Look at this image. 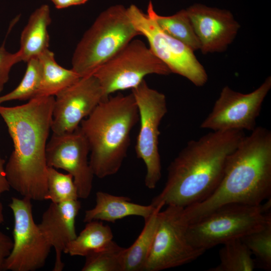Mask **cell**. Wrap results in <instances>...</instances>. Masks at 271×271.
I'll return each mask as SVG.
<instances>
[{
  "instance_id": "obj_6",
  "label": "cell",
  "mask_w": 271,
  "mask_h": 271,
  "mask_svg": "<svg viewBox=\"0 0 271 271\" xmlns=\"http://www.w3.org/2000/svg\"><path fill=\"white\" fill-rule=\"evenodd\" d=\"M270 200L264 204L232 203L223 205L188 224L186 235L194 246L206 250L241 238L271 222Z\"/></svg>"
},
{
  "instance_id": "obj_29",
  "label": "cell",
  "mask_w": 271,
  "mask_h": 271,
  "mask_svg": "<svg viewBox=\"0 0 271 271\" xmlns=\"http://www.w3.org/2000/svg\"><path fill=\"white\" fill-rule=\"evenodd\" d=\"M13 246V240L0 231V271L5 270V263Z\"/></svg>"
},
{
  "instance_id": "obj_30",
  "label": "cell",
  "mask_w": 271,
  "mask_h": 271,
  "mask_svg": "<svg viewBox=\"0 0 271 271\" xmlns=\"http://www.w3.org/2000/svg\"><path fill=\"white\" fill-rule=\"evenodd\" d=\"M58 9L85 3L88 0H51Z\"/></svg>"
},
{
  "instance_id": "obj_25",
  "label": "cell",
  "mask_w": 271,
  "mask_h": 271,
  "mask_svg": "<svg viewBox=\"0 0 271 271\" xmlns=\"http://www.w3.org/2000/svg\"><path fill=\"white\" fill-rule=\"evenodd\" d=\"M24 76L13 90L0 96V104L11 100H26L36 97L42 78V68L38 58L30 59L27 62Z\"/></svg>"
},
{
  "instance_id": "obj_15",
  "label": "cell",
  "mask_w": 271,
  "mask_h": 271,
  "mask_svg": "<svg viewBox=\"0 0 271 271\" xmlns=\"http://www.w3.org/2000/svg\"><path fill=\"white\" fill-rule=\"evenodd\" d=\"M186 10L203 54L225 51L240 27L227 10L197 3Z\"/></svg>"
},
{
  "instance_id": "obj_16",
  "label": "cell",
  "mask_w": 271,
  "mask_h": 271,
  "mask_svg": "<svg viewBox=\"0 0 271 271\" xmlns=\"http://www.w3.org/2000/svg\"><path fill=\"white\" fill-rule=\"evenodd\" d=\"M80 208L81 203L78 200L59 203L51 202L38 224L45 238L55 249L53 271H61L64 268L62 253H64L67 245L77 236L75 220Z\"/></svg>"
},
{
  "instance_id": "obj_24",
  "label": "cell",
  "mask_w": 271,
  "mask_h": 271,
  "mask_svg": "<svg viewBox=\"0 0 271 271\" xmlns=\"http://www.w3.org/2000/svg\"><path fill=\"white\" fill-rule=\"evenodd\" d=\"M125 249L112 240L103 247L87 254L81 270L123 271Z\"/></svg>"
},
{
  "instance_id": "obj_5",
  "label": "cell",
  "mask_w": 271,
  "mask_h": 271,
  "mask_svg": "<svg viewBox=\"0 0 271 271\" xmlns=\"http://www.w3.org/2000/svg\"><path fill=\"white\" fill-rule=\"evenodd\" d=\"M138 35L127 9L110 7L97 17L78 43L72 69L80 77L92 75Z\"/></svg>"
},
{
  "instance_id": "obj_27",
  "label": "cell",
  "mask_w": 271,
  "mask_h": 271,
  "mask_svg": "<svg viewBox=\"0 0 271 271\" xmlns=\"http://www.w3.org/2000/svg\"><path fill=\"white\" fill-rule=\"evenodd\" d=\"M240 239L254 256L256 266L270 270L271 222Z\"/></svg>"
},
{
  "instance_id": "obj_13",
  "label": "cell",
  "mask_w": 271,
  "mask_h": 271,
  "mask_svg": "<svg viewBox=\"0 0 271 271\" xmlns=\"http://www.w3.org/2000/svg\"><path fill=\"white\" fill-rule=\"evenodd\" d=\"M51 130L61 134L75 130L104 98L100 84L95 76L82 77L56 95Z\"/></svg>"
},
{
  "instance_id": "obj_11",
  "label": "cell",
  "mask_w": 271,
  "mask_h": 271,
  "mask_svg": "<svg viewBox=\"0 0 271 271\" xmlns=\"http://www.w3.org/2000/svg\"><path fill=\"white\" fill-rule=\"evenodd\" d=\"M31 200L12 197L9 207L14 218L13 246L5 270L35 271L43 267L52 248L34 221Z\"/></svg>"
},
{
  "instance_id": "obj_14",
  "label": "cell",
  "mask_w": 271,
  "mask_h": 271,
  "mask_svg": "<svg viewBox=\"0 0 271 271\" xmlns=\"http://www.w3.org/2000/svg\"><path fill=\"white\" fill-rule=\"evenodd\" d=\"M89 153L88 143L79 127L70 133H53L46 146L48 166L71 175L79 198L82 199L89 196L94 176L88 159Z\"/></svg>"
},
{
  "instance_id": "obj_28",
  "label": "cell",
  "mask_w": 271,
  "mask_h": 271,
  "mask_svg": "<svg viewBox=\"0 0 271 271\" xmlns=\"http://www.w3.org/2000/svg\"><path fill=\"white\" fill-rule=\"evenodd\" d=\"M5 42L0 47V93L9 79L12 67L22 61L19 51L12 53L5 49Z\"/></svg>"
},
{
  "instance_id": "obj_17",
  "label": "cell",
  "mask_w": 271,
  "mask_h": 271,
  "mask_svg": "<svg viewBox=\"0 0 271 271\" xmlns=\"http://www.w3.org/2000/svg\"><path fill=\"white\" fill-rule=\"evenodd\" d=\"M156 207L151 204L144 205L132 203L128 197L98 191L96 193V204L93 208L85 211L83 221L114 222L129 216H141L146 220L152 215Z\"/></svg>"
},
{
  "instance_id": "obj_20",
  "label": "cell",
  "mask_w": 271,
  "mask_h": 271,
  "mask_svg": "<svg viewBox=\"0 0 271 271\" xmlns=\"http://www.w3.org/2000/svg\"><path fill=\"white\" fill-rule=\"evenodd\" d=\"M164 206H156L152 215L145 220V225L140 234L129 247L125 248L123 271L144 270L158 224L159 212Z\"/></svg>"
},
{
  "instance_id": "obj_2",
  "label": "cell",
  "mask_w": 271,
  "mask_h": 271,
  "mask_svg": "<svg viewBox=\"0 0 271 271\" xmlns=\"http://www.w3.org/2000/svg\"><path fill=\"white\" fill-rule=\"evenodd\" d=\"M245 136L244 131H212L189 141L168 168L167 181L151 204L186 207L216 189L227 160Z\"/></svg>"
},
{
  "instance_id": "obj_21",
  "label": "cell",
  "mask_w": 271,
  "mask_h": 271,
  "mask_svg": "<svg viewBox=\"0 0 271 271\" xmlns=\"http://www.w3.org/2000/svg\"><path fill=\"white\" fill-rule=\"evenodd\" d=\"M147 13L166 33L182 42L193 51L200 49L199 41L186 10H181L172 16H161L155 11L153 4L150 2Z\"/></svg>"
},
{
  "instance_id": "obj_9",
  "label": "cell",
  "mask_w": 271,
  "mask_h": 271,
  "mask_svg": "<svg viewBox=\"0 0 271 271\" xmlns=\"http://www.w3.org/2000/svg\"><path fill=\"white\" fill-rule=\"evenodd\" d=\"M127 11L134 27L147 39L150 49L171 73L185 77L196 86L205 84L207 74L194 51L164 32L150 14L133 5Z\"/></svg>"
},
{
  "instance_id": "obj_12",
  "label": "cell",
  "mask_w": 271,
  "mask_h": 271,
  "mask_svg": "<svg viewBox=\"0 0 271 271\" xmlns=\"http://www.w3.org/2000/svg\"><path fill=\"white\" fill-rule=\"evenodd\" d=\"M270 88V76L248 93H242L224 86L210 112L201 123L200 128L212 131H252L256 127V119Z\"/></svg>"
},
{
  "instance_id": "obj_3",
  "label": "cell",
  "mask_w": 271,
  "mask_h": 271,
  "mask_svg": "<svg viewBox=\"0 0 271 271\" xmlns=\"http://www.w3.org/2000/svg\"><path fill=\"white\" fill-rule=\"evenodd\" d=\"M271 194V131L256 126L228 157L214 191L200 202L184 208L188 224L228 204H261Z\"/></svg>"
},
{
  "instance_id": "obj_19",
  "label": "cell",
  "mask_w": 271,
  "mask_h": 271,
  "mask_svg": "<svg viewBox=\"0 0 271 271\" xmlns=\"http://www.w3.org/2000/svg\"><path fill=\"white\" fill-rule=\"evenodd\" d=\"M37 58L41 65L42 78L36 97L54 96L80 78L72 69H65L59 65L54 54L49 49Z\"/></svg>"
},
{
  "instance_id": "obj_31",
  "label": "cell",
  "mask_w": 271,
  "mask_h": 271,
  "mask_svg": "<svg viewBox=\"0 0 271 271\" xmlns=\"http://www.w3.org/2000/svg\"><path fill=\"white\" fill-rule=\"evenodd\" d=\"M4 163L5 160L0 157V195L10 188L5 176Z\"/></svg>"
},
{
  "instance_id": "obj_26",
  "label": "cell",
  "mask_w": 271,
  "mask_h": 271,
  "mask_svg": "<svg viewBox=\"0 0 271 271\" xmlns=\"http://www.w3.org/2000/svg\"><path fill=\"white\" fill-rule=\"evenodd\" d=\"M78 191L72 176L69 173H60L56 169L48 167L46 200L59 203L78 200Z\"/></svg>"
},
{
  "instance_id": "obj_32",
  "label": "cell",
  "mask_w": 271,
  "mask_h": 271,
  "mask_svg": "<svg viewBox=\"0 0 271 271\" xmlns=\"http://www.w3.org/2000/svg\"><path fill=\"white\" fill-rule=\"evenodd\" d=\"M4 221V216L3 212V206L0 201V225Z\"/></svg>"
},
{
  "instance_id": "obj_1",
  "label": "cell",
  "mask_w": 271,
  "mask_h": 271,
  "mask_svg": "<svg viewBox=\"0 0 271 271\" xmlns=\"http://www.w3.org/2000/svg\"><path fill=\"white\" fill-rule=\"evenodd\" d=\"M54 96L37 97L24 104L0 105L14 150L4 167L10 188L31 200H46V150L52 121Z\"/></svg>"
},
{
  "instance_id": "obj_8",
  "label": "cell",
  "mask_w": 271,
  "mask_h": 271,
  "mask_svg": "<svg viewBox=\"0 0 271 271\" xmlns=\"http://www.w3.org/2000/svg\"><path fill=\"white\" fill-rule=\"evenodd\" d=\"M139 115L140 127L135 145L137 158L146 167V186L154 189L162 176L159 151V126L167 112L165 95L150 88L144 80L132 89Z\"/></svg>"
},
{
  "instance_id": "obj_4",
  "label": "cell",
  "mask_w": 271,
  "mask_h": 271,
  "mask_svg": "<svg viewBox=\"0 0 271 271\" xmlns=\"http://www.w3.org/2000/svg\"><path fill=\"white\" fill-rule=\"evenodd\" d=\"M139 120L132 93L118 94L102 101L80 123L89 148V164L94 176L116 174L126 156L130 133Z\"/></svg>"
},
{
  "instance_id": "obj_7",
  "label": "cell",
  "mask_w": 271,
  "mask_h": 271,
  "mask_svg": "<svg viewBox=\"0 0 271 271\" xmlns=\"http://www.w3.org/2000/svg\"><path fill=\"white\" fill-rule=\"evenodd\" d=\"M170 69L141 40L133 39L92 74L105 99L114 92L133 89L149 74L168 75Z\"/></svg>"
},
{
  "instance_id": "obj_22",
  "label": "cell",
  "mask_w": 271,
  "mask_h": 271,
  "mask_svg": "<svg viewBox=\"0 0 271 271\" xmlns=\"http://www.w3.org/2000/svg\"><path fill=\"white\" fill-rule=\"evenodd\" d=\"M110 227L101 221L87 222L85 228L67 246L64 253L71 256H85L89 253L99 249L112 240Z\"/></svg>"
},
{
  "instance_id": "obj_18",
  "label": "cell",
  "mask_w": 271,
  "mask_h": 271,
  "mask_svg": "<svg viewBox=\"0 0 271 271\" xmlns=\"http://www.w3.org/2000/svg\"><path fill=\"white\" fill-rule=\"evenodd\" d=\"M51 22L48 5L41 6L31 14L21 35L19 51L22 61L27 63L31 59L37 58L48 49V27Z\"/></svg>"
},
{
  "instance_id": "obj_10",
  "label": "cell",
  "mask_w": 271,
  "mask_h": 271,
  "mask_svg": "<svg viewBox=\"0 0 271 271\" xmlns=\"http://www.w3.org/2000/svg\"><path fill=\"white\" fill-rule=\"evenodd\" d=\"M184 207L168 205L159 212L158 224L144 271H159L194 261L205 250L192 245L186 231Z\"/></svg>"
},
{
  "instance_id": "obj_23",
  "label": "cell",
  "mask_w": 271,
  "mask_h": 271,
  "mask_svg": "<svg viewBox=\"0 0 271 271\" xmlns=\"http://www.w3.org/2000/svg\"><path fill=\"white\" fill-rule=\"evenodd\" d=\"M223 244L219 253L220 263L208 271H252L256 267L252 253L240 238Z\"/></svg>"
}]
</instances>
